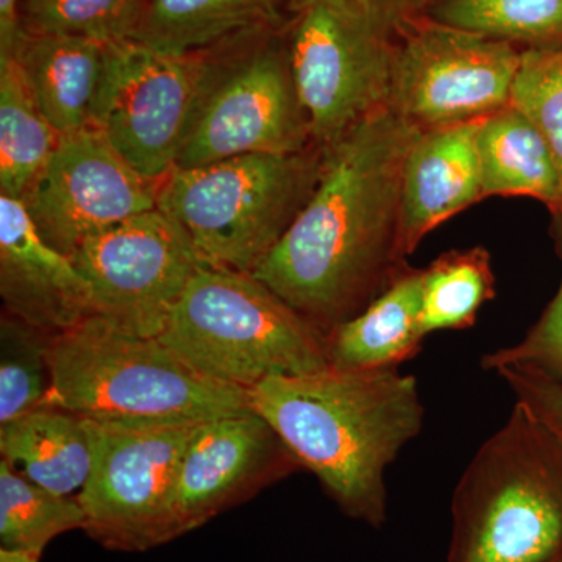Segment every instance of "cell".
<instances>
[{
  "instance_id": "cell-25",
  "label": "cell",
  "mask_w": 562,
  "mask_h": 562,
  "mask_svg": "<svg viewBox=\"0 0 562 562\" xmlns=\"http://www.w3.org/2000/svg\"><path fill=\"white\" fill-rule=\"evenodd\" d=\"M77 497H65L29 482L0 460V546L40 557L55 538L83 530Z\"/></svg>"
},
{
  "instance_id": "cell-8",
  "label": "cell",
  "mask_w": 562,
  "mask_h": 562,
  "mask_svg": "<svg viewBox=\"0 0 562 562\" xmlns=\"http://www.w3.org/2000/svg\"><path fill=\"white\" fill-rule=\"evenodd\" d=\"M284 20L205 52L201 92L173 168L312 149V125L292 77Z\"/></svg>"
},
{
  "instance_id": "cell-23",
  "label": "cell",
  "mask_w": 562,
  "mask_h": 562,
  "mask_svg": "<svg viewBox=\"0 0 562 562\" xmlns=\"http://www.w3.org/2000/svg\"><path fill=\"white\" fill-rule=\"evenodd\" d=\"M495 283L486 247L443 251L428 268L422 269L424 335L471 328L480 310L497 295Z\"/></svg>"
},
{
  "instance_id": "cell-34",
  "label": "cell",
  "mask_w": 562,
  "mask_h": 562,
  "mask_svg": "<svg viewBox=\"0 0 562 562\" xmlns=\"http://www.w3.org/2000/svg\"><path fill=\"white\" fill-rule=\"evenodd\" d=\"M550 562H562V554H561V557L554 558V560L550 561Z\"/></svg>"
},
{
  "instance_id": "cell-18",
  "label": "cell",
  "mask_w": 562,
  "mask_h": 562,
  "mask_svg": "<svg viewBox=\"0 0 562 562\" xmlns=\"http://www.w3.org/2000/svg\"><path fill=\"white\" fill-rule=\"evenodd\" d=\"M20 63L41 113L60 136L91 127L101 85L105 43L83 36H29Z\"/></svg>"
},
{
  "instance_id": "cell-26",
  "label": "cell",
  "mask_w": 562,
  "mask_h": 562,
  "mask_svg": "<svg viewBox=\"0 0 562 562\" xmlns=\"http://www.w3.org/2000/svg\"><path fill=\"white\" fill-rule=\"evenodd\" d=\"M54 335L2 313L0 319V425L46 405Z\"/></svg>"
},
{
  "instance_id": "cell-6",
  "label": "cell",
  "mask_w": 562,
  "mask_h": 562,
  "mask_svg": "<svg viewBox=\"0 0 562 562\" xmlns=\"http://www.w3.org/2000/svg\"><path fill=\"white\" fill-rule=\"evenodd\" d=\"M324 149L251 154L199 168H172L157 209L183 228L213 268L254 273L281 241L319 183Z\"/></svg>"
},
{
  "instance_id": "cell-15",
  "label": "cell",
  "mask_w": 562,
  "mask_h": 562,
  "mask_svg": "<svg viewBox=\"0 0 562 562\" xmlns=\"http://www.w3.org/2000/svg\"><path fill=\"white\" fill-rule=\"evenodd\" d=\"M0 297L3 313L54 336L91 316L88 281L9 195H0Z\"/></svg>"
},
{
  "instance_id": "cell-12",
  "label": "cell",
  "mask_w": 562,
  "mask_h": 562,
  "mask_svg": "<svg viewBox=\"0 0 562 562\" xmlns=\"http://www.w3.org/2000/svg\"><path fill=\"white\" fill-rule=\"evenodd\" d=\"M69 258L90 284L91 316L143 338H160L188 284L210 266L158 209L91 236Z\"/></svg>"
},
{
  "instance_id": "cell-7",
  "label": "cell",
  "mask_w": 562,
  "mask_h": 562,
  "mask_svg": "<svg viewBox=\"0 0 562 562\" xmlns=\"http://www.w3.org/2000/svg\"><path fill=\"white\" fill-rule=\"evenodd\" d=\"M283 33L314 146L328 149L386 110L398 22L406 0H295Z\"/></svg>"
},
{
  "instance_id": "cell-17",
  "label": "cell",
  "mask_w": 562,
  "mask_h": 562,
  "mask_svg": "<svg viewBox=\"0 0 562 562\" xmlns=\"http://www.w3.org/2000/svg\"><path fill=\"white\" fill-rule=\"evenodd\" d=\"M0 454L29 482L77 497L94 462V420L46 403L0 425Z\"/></svg>"
},
{
  "instance_id": "cell-13",
  "label": "cell",
  "mask_w": 562,
  "mask_h": 562,
  "mask_svg": "<svg viewBox=\"0 0 562 562\" xmlns=\"http://www.w3.org/2000/svg\"><path fill=\"white\" fill-rule=\"evenodd\" d=\"M158 187L87 127L61 136L22 203L44 243L70 257L91 236L157 209Z\"/></svg>"
},
{
  "instance_id": "cell-20",
  "label": "cell",
  "mask_w": 562,
  "mask_h": 562,
  "mask_svg": "<svg viewBox=\"0 0 562 562\" xmlns=\"http://www.w3.org/2000/svg\"><path fill=\"white\" fill-rule=\"evenodd\" d=\"M482 199L530 198L562 213L560 171L541 131L509 103L480 122L476 133Z\"/></svg>"
},
{
  "instance_id": "cell-11",
  "label": "cell",
  "mask_w": 562,
  "mask_h": 562,
  "mask_svg": "<svg viewBox=\"0 0 562 562\" xmlns=\"http://www.w3.org/2000/svg\"><path fill=\"white\" fill-rule=\"evenodd\" d=\"M205 63V52L173 55L138 41H109L91 127L140 176L161 181L183 146Z\"/></svg>"
},
{
  "instance_id": "cell-29",
  "label": "cell",
  "mask_w": 562,
  "mask_h": 562,
  "mask_svg": "<svg viewBox=\"0 0 562 562\" xmlns=\"http://www.w3.org/2000/svg\"><path fill=\"white\" fill-rule=\"evenodd\" d=\"M552 216L553 241L562 261V213ZM482 368L490 372L522 369L562 386V281L553 301L522 341L484 355Z\"/></svg>"
},
{
  "instance_id": "cell-22",
  "label": "cell",
  "mask_w": 562,
  "mask_h": 562,
  "mask_svg": "<svg viewBox=\"0 0 562 562\" xmlns=\"http://www.w3.org/2000/svg\"><path fill=\"white\" fill-rule=\"evenodd\" d=\"M60 138L41 113L20 63H0V195L22 201Z\"/></svg>"
},
{
  "instance_id": "cell-30",
  "label": "cell",
  "mask_w": 562,
  "mask_h": 562,
  "mask_svg": "<svg viewBox=\"0 0 562 562\" xmlns=\"http://www.w3.org/2000/svg\"><path fill=\"white\" fill-rule=\"evenodd\" d=\"M495 375L505 380L516 402L541 422L562 450V386L517 368L498 369Z\"/></svg>"
},
{
  "instance_id": "cell-24",
  "label": "cell",
  "mask_w": 562,
  "mask_h": 562,
  "mask_svg": "<svg viewBox=\"0 0 562 562\" xmlns=\"http://www.w3.org/2000/svg\"><path fill=\"white\" fill-rule=\"evenodd\" d=\"M424 13L520 50L562 49V0H435Z\"/></svg>"
},
{
  "instance_id": "cell-3",
  "label": "cell",
  "mask_w": 562,
  "mask_h": 562,
  "mask_svg": "<svg viewBox=\"0 0 562 562\" xmlns=\"http://www.w3.org/2000/svg\"><path fill=\"white\" fill-rule=\"evenodd\" d=\"M46 403L87 419L205 424L250 412L249 392L217 382L158 338L95 316L55 335Z\"/></svg>"
},
{
  "instance_id": "cell-10",
  "label": "cell",
  "mask_w": 562,
  "mask_h": 562,
  "mask_svg": "<svg viewBox=\"0 0 562 562\" xmlns=\"http://www.w3.org/2000/svg\"><path fill=\"white\" fill-rule=\"evenodd\" d=\"M95 425L90 479L77 495L83 531L117 552H147L169 539L173 483L199 424L109 420Z\"/></svg>"
},
{
  "instance_id": "cell-16",
  "label": "cell",
  "mask_w": 562,
  "mask_h": 562,
  "mask_svg": "<svg viewBox=\"0 0 562 562\" xmlns=\"http://www.w3.org/2000/svg\"><path fill=\"white\" fill-rule=\"evenodd\" d=\"M482 121L417 133L402 176L401 249L406 260L428 233L483 201L476 150Z\"/></svg>"
},
{
  "instance_id": "cell-14",
  "label": "cell",
  "mask_w": 562,
  "mask_h": 562,
  "mask_svg": "<svg viewBox=\"0 0 562 562\" xmlns=\"http://www.w3.org/2000/svg\"><path fill=\"white\" fill-rule=\"evenodd\" d=\"M299 468L272 425L254 409L199 424L173 483L169 539L198 530Z\"/></svg>"
},
{
  "instance_id": "cell-5",
  "label": "cell",
  "mask_w": 562,
  "mask_h": 562,
  "mask_svg": "<svg viewBox=\"0 0 562 562\" xmlns=\"http://www.w3.org/2000/svg\"><path fill=\"white\" fill-rule=\"evenodd\" d=\"M158 339L198 371L246 391L331 366L316 325L250 273L213 266L188 284Z\"/></svg>"
},
{
  "instance_id": "cell-9",
  "label": "cell",
  "mask_w": 562,
  "mask_h": 562,
  "mask_svg": "<svg viewBox=\"0 0 562 562\" xmlns=\"http://www.w3.org/2000/svg\"><path fill=\"white\" fill-rule=\"evenodd\" d=\"M522 52L424 11L406 13L395 32L386 110L419 131L482 121L512 103Z\"/></svg>"
},
{
  "instance_id": "cell-33",
  "label": "cell",
  "mask_w": 562,
  "mask_h": 562,
  "mask_svg": "<svg viewBox=\"0 0 562 562\" xmlns=\"http://www.w3.org/2000/svg\"><path fill=\"white\" fill-rule=\"evenodd\" d=\"M406 2H408L414 10L424 11L425 7L430 5V3L435 2V0H406Z\"/></svg>"
},
{
  "instance_id": "cell-4",
  "label": "cell",
  "mask_w": 562,
  "mask_h": 562,
  "mask_svg": "<svg viewBox=\"0 0 562 562\" xmlns=\"http://www.w3.org/2000/svg\"><path fill=\"white\" fill-rule=\"evenodd\" d=\"M447 562H550L562 554V450L516 402L454 490Z\"/></svg>"
},
{
  "instance_id": "cell-27",
  "label": "cell",
  "mask_w": 562,
  "mask_h": 562,
  "mask_svg": "<svg viewBox=\"0 0 562 562\" xmlns=\"http://www.w3.org/2000/svg\"><path fill=\"white\" fill-rule=\"evenodd\" d=\"M139 5L140 0H22V31L109 43L127 36Z\"/></svg>"
},
{
  "instance_id": "cell-32",
  "label": "cell",
  "mask_w": 562,
  "mask_h": 562,
  "mask_svg": "<svg viewBox=\"0 0 562 562\" xmlns=\"http://www.w3.org/2000/svg\"><path fill=\"white\" fill-rule=\"evenodd\" d=\"M0 562H40V557L14 550L0 549Z\"/></svg>"
},
{
  "instance_id": "cell-19",
  "label": "cell",
  "mask_w": 562,
  "mask_h": 562,
  "mask_svg": "<svg viewBox=\"0 0 562 562\" xmlns=\"http://www.w3.org/2000/svg\"><path fill=\"white\" fill-rule=\"evenodd\" d=\"M295 0H140L125 40L173 55L214 49L283 21Z\"/></svg>"
},
{
  "instance_id": "cell-28",
  "label": "cell",
  "mask_w": 562,
  "mask_h": 562,
  "mask_svg": "<svg viewBox=\"0 0 562 562\" xmlns=\"http://www.w3.org/2000/svg\"><path fill=\"white\" fill-rule=\"evenodd\" d=\"M512 105L524 111L549 143L562 187V49L522 52Z\"/></svg>"
},
{
  "instance_id": "cell-2",
  "label": "cell",
  "mask_w": 562,
  "mask_h": 562,
  "mask_svg": "<svg viewBox=\"0 0 562 562\" xmlns=\"http://www.w3.org/2000/svg\"><path fill=\"white\" fill-rule=\"evenodd\" d=\"M247 392L251 409L346 516L373 528L386 524L387 468L424 427L413 375L328 366L306 375L271 376Z\"/></svg>"
},
{
  "instance_id": "cell-1",
  "label": "cell",
  "mask_w": 562,
  "mask_h": 562,
  "mask_svg": "<svg viewBox=\"0 0 562 562\" xmlns=\"http://www.w3.org/2000/svg\"><path fill=\"white\" fill-rule=\"evenodd\" d=\"M419 128L390 110L324 149L319 183L251 276L325 335L401 276L402 176Z\"/></svg>"
},
{
  "instance_id": "cell-31",
  "label": "cell",
  "mask_w": 562,
  "mask_h": 562,
  "mask_svg": "<svg viewBox=\"0 0 562 562\" xmlns=\"http://www.w3.org/2000/svg\"><path fill=\"white\" fill-rule=\"evenodd\" d=\"M21 2L22 0H0V63L13 60L24 40Z\"/></svg>"
},
{
  "instance_id": "cell-21",
  "label": "cell",
  "mask_w": 562,
  "mask_h": 562,
  "mask_svg": "<svg viewBox=\"0 0 562 562\" xmlns=\"http://www.w3.org/2000/svg\"><path fill=\"white\" fill-rule=\"evenodd\" d=\"M422 269L406 266L380 297L328 335L331 366L357 371L398 369L422 350Z\"/></svg>"
}]
</instances>
